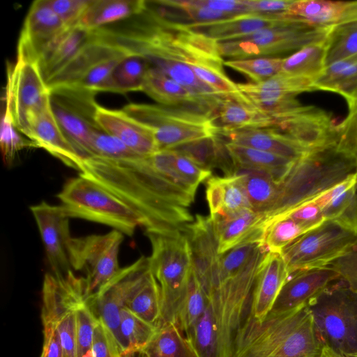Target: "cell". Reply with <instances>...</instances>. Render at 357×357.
<instances>
[{
	"label": "cell",
	"instance_id": "6da1fadb",
	"mask_svg": "<svg viewBox=\"0 0 357 357\" xmlns=\"http://www.w3.org/2000/svg\"><path fill=\"white\" fill-rule=\"evenodd\" d=\"M77 171L126 203L139 216L146 234L184 232L195 219L190 212L195 197L158 172L147 156L87 157L82 158Z\"/></svg>",
	"mask_w": 357,
	"mask_h": 357
},
{
	"label": "cell",
	"instance_id": "7a4b0ae2",
	"mask_svg": "<svg viewBox=\"0 0 357 357\" xmlns=\"http://www.w3.org/2000/svg\"><path fill=\"white\" fill-rule=\"evenodd\" d=\"M324 344L307 304L259 321L247 315L238 329L231 357H318Z\"/></svg>",
	"mask_w": 357,
	"mask_h": 357
},
{
	"label": "cell",
	"instance_id": "3957f363",
	"mask_svg": "<svg viewBox=\"0 0 357 357\" xmlns=\"http://www.w3.org/2000/svg\"><path fill=\"white\" fill-rule=\"evenodd\" d=\"M357 173V158L340 150L337 144L310 150L296 160L280 183L273 205L263 225L272 218L310 202Z\"/></svg>",
	"mask_w": 357,
	"mask_h": 357
},
{
	"label": "cell",
	"instance_id": "277c9868",
	"mask_svg": "<svg viewBox=\"0 0 357 357\" xmlns=\"http://www.w3.org/2000/svg\"><path fill=\"white\" fill-rule=\"evenodd\" d=\"M57 197L70 218L102 224L129 236L141 226L139 216L126 203L79 174L66 181Z\"/></svg>",
	"mask_w": 357,
	"mask_h": 357
},
{
	"label": "cell",
	"instance_id": "5b68a950",
	"mask_svg": "<svg viewBox=\"0 0 357 357\" xmlns=\"http://www.w3.org/2000/svg\"><path fill=\"white\" fill-rule=\"evenodd\" d=\"M151 245L150 268L161 294V324L175 322L192 271L191 248L185 232L146 234Z\"/></svg>",
	"mask_w": 357,
	"mask_h": 357
},
{
	"label": "cell",
	"instance_id": "8992f818",
	"mask_svg": "<svg viewBox=\"0 0 357 357\" xmlns=\"http://www.w3.org/2000/svg\"><path fill=\"white\" fill-rule=\"evenodd\" d=\"M357 248V225L345 216L326 220L280 252L289 273L327 266Z\"/></svg>",
	"mask_w": 357,
	"mask_h": 357
},
{
	"label": "cell",
	"instance_id": "52a82bcc",
	"mask_svg": "<svg viewBox=\"0 0 357 357\" xmlns=\"http://www.w3.org/2000/svg\"><path fill=\"white\" fill-rule=\"evenodd\" d=\"M307 306L324 346L341 356L357 353V291L329 287Z\"/></svg>",
	"mask_w": 357,
	"mask_h": 357
},
{
	"label": "cell",
	"instance_id": "ba28073f",
	"mask_svg": "<svg viewBox=\"0 0 357 357\" xmlns=\"http://www.w3.org/2000/svg\"><path fill=\"white\" fill-rule=\"evenodd\" d=\"M332 27L312 25L294 17L280 26L258 31L236 39L218 42L222 56L243 59L275 55L326 41Z\"/></svg>",
	"mask_w": 357,
	"mask_h": 357
},
{
	"label": "cell",
	"instance_id": "9c48e42d",
	"mask_svg": "<svg viewBox=\"0 0 357 357\" xmlns=\"http://www.w3.org/2000/svg\"><path fill=\"white\" fill-rule=\"evenodd\" d=\"M43 324L56 327L60 337L63 357H77L76 311L87 300V284L84 277L73 270L65 274L47 273L42 288Z\"/></svg>",
	"mask_w": 357,
	"mask_h": 357
},
{
	"label": "cell",
	"instance_id": "30bf717a",
	"mask_svg": "<svg viewBox=\"0 0 357 357\" xmlns=\"http://www.w3.org/2000/svg\"><path fill=\"white\" fill-rule=\"evenodd\" d=\"M122 110L153 131L159 150L213 136L219 130L214 118L188 110L141 103L128 104Z\"/></svg>",
	"mask_w": 357,
	"mask_h": 357
},
{
	"label": "cell",
	"instance_id": "8fae6325",
	"mask_svg": "<svg viewBox=\"0 0 357 357\" xmlns=\"http://www.w3.org/2000/svg\"><path fill=\"white\" fill-rule=\"evenodd\" d=\"M49 89L52 112L65 137L82 158L90 157L91 136L100 128L96 121L97 92L76 84Z\"/></svg>",
	"mask_w": 357,
	"mask_h": 357
},
{
	"label": "cell",
	"instance_id": "7c38bea8",
	"mask_svg": "<svg viewBox=\"0 0 357 357\" xmlns=\"http://www.w3.org/2000/svg\"><path fill=\"white\" fill-rule=\"evenodd\" d=\"M123 235L113 229L104 234L70 238L68 243L70 264L73 269L85 275L87 301L120 270L119 253Z\"/></svg>",
	"mask_w": 357,
	"mask_h": 357
},
{
	"label": "cell",
	"instance_id": "4fadbf2b",
	"mask_svg": "<svg viewBox=\"0 0 357 357\" xmlns=\"http://www.w3.org/2000/svg\"><path fill=\"white\" fill-rule=\"evenodd\" d=\"M50 102V89L37 63L17 59L7 67L5 109L26 135L30 120Z\"/></svg>",
	"mask_w": 357,
	"mask_h": 357
},
{
	"label": "cell",
	"instance_id": "5bb4252c",
	"mask_svg": "<svg viewBox=\"0 0 357 357\" xmlns=\"http://www.w3.org/2000/svg\"><path fill=\"white\" fill-rule=\"evenodd\" d=\"M150 268L149 257L142 256L118 273L87 301L96 317L114 336L122 354L127 347L120 329V312Z\"/></svg>",
	"mask_w": 357,
	"mask_h": 357
},
{
	"label": "cell",
	"instance_id": "9a60e30c",
	"mask_svg": "<svg viewBox=\"0 0 357 357\" xmlns=\"http://www.w3.org/2000/svg\"><path fill=\"white\" fill-rule=\"evenodd\" d=\"M44 245L52 272L65 274L72 270L68 258V243L72 238L69 217L61 205L46 202L30 206Z\"/></svg>",
	"mask_w": 357,
	"mask_h": 357
},
{
	"label": "cell",
	"instance_id": "2e32d148",
	"mask_svg": "<svg viewBox=\"0 0 357 357\" xmlns=\"http://www.w3.org/2000/svg\"><path fill=\"white\" fill-rule=\"evenodd\" d=\"M67 29L47 0L33 1L20 35L17 59L38 63L47 48Z\"/></svg>",
	"mask_w": 357,
	"mask_h": 357
},
{
	"label": "cell",
	"instance_id": "e0dca14e",
	"mask_svg": "<svg viewBox=\"0 0 357 357\" xmlns=\"http://www.w3.org/2000/svg\"><path fill=\"white\" fill-rule=\"evenodd\" d=\"M271 128L286 135L303 147L312 150L337 144V126L324 111L312 106L273 121Z\"/></svg>",
	"mask_w": 357,
	"mask_h": 357
},
{
	"label": "cell",
	"instance_id": "ac0fdd59",
	"mask_svg": "<svg viewBox=\"0 0 357 357\" xmlns=\"http://www.w3.org/2000/svg\"><path fill=\"white\" fill-rule=\"evenodd\" d=\"M340 276V273L335 268L328 266L290 273L270 312H283L308 304Z\"/></svg>",
	"mask_w": 357,
	"mask_h": 357
},
{
	"label": "cell",
	"instance_id": "d6986e66",
	"mask_svg": "<svg viewBox=\"0 0 357 357\" xmlns=\"http://www.w3.org/2000/svg\"><path fill=\"white\" fill-rule=\"evenodd\" d=\"M96 121L102 130L118 138L139 155L148 156L159 151L153 131L122 109L99 105Z\"/></svg>",
	"mask_w": 357,
	"mask_h": 357
},
{
	"label": "cell",
	"instance_id": "ffe728a7",
	"mask_svg": "<svg viewBox=\"0 0 357 357\" xmlns=\"http://www.w3.org/2000/svg\"><path fill=\"white\" fill-rule=\"evenodd\" d=\"M295 16L282 13H248L222 20L185 24L192 31L217 42L243 37L258 31L284 24Z\"/></svg>",
	"mask_w": 357,
	"mask_h": 357
},
{
	"label": "cell",
	"instance_id": "44dd1931",
	"mask_svg": "<svg viewBox=\"0 0 357 357\" xmlns=\"http://www.w3.org/2000/svg\"><path fill=\"white\" fill-rule=\"evenodd\" d=\"M26 137L66 165L78 170L82 158L63 133L50 102L30 120Z\"/></svg>",
	"mask_w": 357,
	"mask_h": 357
},
{
	"label": "cell",
	"instance_id": "7402d4cb",
	"mask_svg": "<svg viewBox=\"0 0 357 357\" xmlns=\"http://www.w3.org/2000/svg\"><path fill=\"white\" fill-rule=\"evenodd\" d=\"M218 135L225 137L227 142L262 150L292 160H297L310 151L271 128L219 129Z\"/></svg>",
	"mask_w": 357,
	"mask_h": 357
},
{
	"label": "cell",
	"instance_id": "603a6c76",
	"mask_svg": "<svg viewBox=\"0 0 357 357\" xmlns=\"http://www.w3.org/2000/svg\"><path fill=\"white\" fill-rule=\"evenodd\" d=\"M289 275L280 253L268 252L257 274L249 314L263 320L271 310Z\"/></svg>",
	"mask_w": 357,
	"mask_h": 357
},
{
	"label": "cell",
	"instance_id": "cb8c5ba5",
	"mask_svg": "<svg viewBox=\"0 0 357 357\" xmlns=\"http://www.w3.org/2000/svg\"><path fill=\"white\" fill-rule=\"evenodd\" d=\"M97 37V30L68 27L45 51L38 61L45 82Z\"/></svg>",
	"mask_w": 357,
	"mask_h": 357
},
{
	"label": "cell",
	"instance_id": "d4e9b609",
	"mask_svg": "<svg viewBox=\"0 0 357 357\" xmlns=\"http://www.w3.org/2000/svg\"><path fill=\"white\" fill-rule=\"evenodd\" d=\"M123 51L109 41L97 29V37L89 43L59 72L47 82L49 89L66 84H75L93 66Z\"/></svg>",
	"mask_w": 357,
	"mask_h": 357
},
{
	"label": "cell",
	"instance_id": "484cf974",
	"mask_svg": "<svg viewBox=\"0 0 357 357\" xmlns=\"http://www.w3.org/2000/svg\"><path fill=\"white\" fill-rule=\"evenodd\" d=\"M206 186L211 218L224 217L251 208L238 172L223 177L211 176Z\"/></svg>",
	"mask_w": 357,
	"mask_h": 357
},
{
	"label": "cell",
	"instance_id": "4316f807",
	"mask_svg": "<svg viewBox=\"0 0 357 357\" xmlns=\"http://www.w3.org/2000/svg\"><path fill=\"white\" fill-rule=\"evenodd\" d=\"M211 218V217H210ZM218 241V252L223 254L248 239L263 227V214L251 208L224 217L211 218Z\"/></svg>",
	"mask_w": 357,
	"mask_h": 357
},
{
	"label": "cell",
	"instance_id": "83f0119b",
	"mask_svg": "<svg viewBox=\"0 0 357 357\" xmlns=\"http://www.w3.org/2000/svg\"><path fill=\"white\" fill-rule=\"evenodd\" d=\"M226 147L236 171H255L272 176L280 183L294 162L289 158L262 150L226 142Z\"/></svg>",
	"mask_w": 357,
	"mask_h": 357
},
{
	"label": "cell",
	"instance_id": "f1b7e54d",
	"mask_svg": "<svg viewBox=\"0 0 357 357\" xmlns=\"http://www.w3.org/2000/svg\"><path fill=\"white\" fill-rule=\"evenodd\" d=\"M169 149L185 155L205 169L211 171L218 168L225 173V176L237 172L226 142L218 135L195 139Z\"/></svg>",
	"mask_w": 357,
	"mask_h": 357
},
{
	"label": "cell",
	"instance_id": "f546056e",
	"mask_svg": "<svg viewBox=\"0 0 357 357\" xmlns=\"http://www.w3.org/2000/svg\"><path fill=\"white\" fill-rule=\"evenodd\" d=\"M245 99L273 121L301 109L296 94L268 88L261 83L237 84Z\"/></svg>",
	"mask_w": 357,
	"mask_h": 357
},
{
	"label": "cell",
	"instance_id": "4dcf8cb0",
	"mask_svg": "<svg viewBox=\"0 0 357 357\" xmlns=\"http://www.w3.org/2000/svg\"><path fill=\"white\" fill-rule=\"evenodd\" d=\"M218 121L219 129L269 128L273 124L271 117L250 105L241 93L223 97L216 113Z\"/></svg>",
	"mask_w": 357,
	"mask_h": 357
},
{
	"label": "cell",
	"instance_id": "1f68e13d",
	"mask_svg": "<svg viewBox=\"0 0 357 357\" xmlns=\"http://www.w3.org/2000/svg\"><path fill=\"white\" fill-rule=\"evenodd\" d=\"M143 0H92L77 25L97 30L105 25L140 14Z\"/></svg>",
	"mask_w": 357,
	"mask_h": 357
},
{
	"label": "cell",
	"instance_id": "d6a6232c",
	"mask_svg": "<svg viewBox=\"0 0 357 357\" xmlns=\"http://www.w3.org/2000/svg\"><path fill=\"white\" fill-rule=\"evenodd\" d=\"M128 52L103 84L100 91L117 93L142 91L145 76L151 66L139 54Z\"/></svg>",
	"mask_w": 357,
	"mask_h": 357
},
{
	"label": "cell",
	"instance_id": "836d02e7",
	"mask_svg": "<svg viewBox=\"0 0 357 357\" xmlns=\"http://www.w3.org/2000/svg\"><path fill=\"white\" fill-rule=\"evenodd\" d=\"M312 86L314 90L335 92L349 101L357 91V56L326 66Z\"/></svg>",
	"mask_w": 357,
	"mask_h": 357
},
{
	"label": "cell",
	"instance_id": "e575fe53",
	"mask_svg": "<svg viewBox=\"0 0 357 357\" xmlns=\"http://www.w3.org/2000/svg\"><path fill=\"white\" fill-rule=\"evenodd\" d=\"M125 307L153 326L160 325V289L151 268L132 293Z\"/></svg>",
	"mask_w": 357,
	"mask_h": 357
},
{
	"label": "cell",
	"instance_id": "d590c367",
	"mask_svg": "<svg viewBox=\"0 0 357 357\" xmlns=\"http://www.w3.org/2000/svg\"><path fill=\"white\" fill-rule=\"evenodd\" d=\"M144 351L146 357H196L175 322L162 323Z\"/></svg>",
	"mask_w": 357,
	"mask_h": 357
},
{
	"label": "cell",
	"instance_id": "8d00e7d4",
	"mask_svg": "<svg viewBox=\"0 0 357 357\" xmlns=\"http://www.w3.org/2000/svg\"><path fill=\"white\" fill-rule=\"evenodd\" d=\"M251 208L264 216L276 199L280 183L261 172L238 171Z\"/></svg>",
	"mask_w": 357,
	"mask_h": 357
},
{
	"label": "cell",
	"instance_id": "74e56055",
	"mask_svg": "<svg viewBox=\"0 0 357 357\" xmlns=\"http://www.w3.org/2000/svg\"><path fill=\"white\" fill-rule=\"evenodd\" d=\"M326 43L307 45L284 58L280 72L314 80L326 68Z\"/></svg>",
	"mask_w": 357,
	"mask_h": 357
},
{
	"label": "cell",
	"instance_id": "f35d334b",
	"mask_svg": "<svg viewBox=\"0 0 357 357\" xmlns=\"http://www.w3.org/2000/svg\"><path fill=\"white\" fill-rule=\"evenodd\" d=\"M344 1L325 0L294 1L287 14L317 26L333 27L340 21Z\"/></svg>",
	"mask_w": 357,
	"mask_h": 357
},
{
	"label": "cell",
	"instance_id": "ab89813d",
	"mask_svg": "<svg viewBox=\"0 0 357 357\" xmlns=\"http://www.w3.org/2000/svg\"><path fill=\"white\" fill-rule=\"evenodd\" d=\"M206 302L205 293L192 268L187 292L179 307L175 321L186 339L202 315Z\"/></svg>",
	"mask_w": 357,
	"mask_h": 357
},
{
	"label": "cell",
	"instance_id": "60d3db41",
	"mask_svg": "<svg viewBox=\"0 0 357 357\" xmlns=\"http://www.w3.org/2000/svg\"><path fill=\"white\" fill-rule=\"evenodd\" d=\"M264 245L270 252L281 251L309 230L288 216L276 217L264 225Z\"/></svg>",
	"mask_w": 357,
	"mask_h": 357
},
{
	"label": "cell",
	"instance_id": "b9f144b4",
	"mask_svg": "<svg viewBox=\"0 0 357 357\" xmlns=\"http://www.w3.org/2000/svg\"><path fill=\"white\" fill-rule=\"evenodd\" d=\"M326 44V66L357 56V22L333 26Z\"/></svg>",
	"mask_w": 357,
	"mask_h": 357
},
{
	"label": "cell",
	"instance_id": "7bdbcfd3",
	"mask_svg": "<svg viewBox=\"0 0 357 357\" xmlns=\"http://www.w3.org/2000/svg\"><path fill=\"white\" fill-rule=\"evenodd\" d=\"M158 327L145 321L123 307L120 312V329L127 347L125 354L144 350Z\"/></svg>",
	"mask_w": 357,
	"mask_h": 357
},
{
	"label": "cell",
	"instance_id": "ee69618b",
	"mask_svg": "<svg viewBox=\"0 0 357 357\" xmlns=\"http://www.w3.org/2000/svg\"><path fill=\"white\" fill-rule=\"evenodd\" d=\"M283 59L280 57H257L225 61L224 65L248 76L255 83H259L279 73Z\"/></svg>",
	"mask_w": 357,
	"mask_h": 357
},
{
	"label": "cell",
	"instance_id": "f6af8a7d",
	"mask_svg": "<svg viewBox=\"0 0 357 357\" xmlns=\"http://www.w3.org/2000/svg\"><path fill=\"white\" fill-rule=\"evenodd\" d=\"M90 149L91 156L108 159L123 160L139 155L118 138L107 133L101 128L92 133Z\"/></svg>",
	"mask_w": 357,
	"mask_h": 357
},
{
	"label": "cell",
	"instance_id": "bcb514c9",
	"mask_svg": "<svg viewBox=\"0 0 357 357\" xmlns=\"http://www.w3.org/2000/svg\"><path fill=\"white\" fill-rule=\"evenodd\" d=\"M98 319L86 301L76 311V354L77 357H93V332Z\"/></svg>",
	"mask_w": 357,
	"mask_h": 357
},
{
	"label": "cell",
	"instance_id": "7dc6e473",
	"mask_svg": "<svg viewBox=\"0 0 357 357\" xmlns=\"http://www.w3.org/2000/svg\"><path fill=\"white\" fill-rule=\"evenodd\" d=\"M0 145L3 160L6 165L12 164L16 153L20 151L25 148H37L31 140L24 138L18 133L6 109L1 121Z\"/></svg>",
	"mask_w": 357,
	"mask_h": 357
},
{
	"label": "cell",
	"instance_id": "c3c4849f",
	"mask_svg": "<svg viewBox=\"0 0 357 357\" xmlns=\"http://www.w3.org/2000/svg\"><path fill=\"white\" fill-rule=\"evenodd\" d=\"M163 1L168 6L184 14L187 20L190 21V24L210 22L236 16V15L213 10L202 5L199 3L198 0Z\"/></svg>",
	"mask_w": 357,
	"mask_h": 357
},
{
	"label": "cell",
	"instance_id": "681fc988",
	"mask_svg": "<svg viewBox=\"0 0 357 357\" xmlns=\"http://www.w3.org/2000/svg\"><path fill=\"white\" fill-rule=\"evenodd\" d=\"M128 53L123 49L121 52L98 63L75 84L97 93L100 91L102 86L109 79L116 66Z\"/></svg>",
	"mask_w": 357,
	"mask_h": 357
},
{
	"label": "cell",
	"instance_id": "f907efd6",
	"mask_svg": "<svg viewBox=\"0 0 357 357\" xmlns=\"http://www.w3.org/2000/svg\"><path fill=\"white\" fill-rule=\"evenodd\" d=\"M47 2L68 28L77 24L92 0H47Z\"/></svg>",
	"mask_w": 357,
	"mask_h": 357
},
{
	"label": "cell",
	"instance_id": "816d5d0a",
	"mask_svg": "<svg viewBox=\"0 0 357 357\" xmlns=\"http://www.w3.org/2000/svg\"><path fill=\"white\" fill-rule=\"evenodd\" d=\"M92 354L93 357H121L122 355L114 336L99 319L94 328Z\"/></svg>",
	"mask_w": 357,
	"mask_h": 357
},
{
	"label": "cell",
	"instance_id": "f5cc1de1",
	"mask_svg": "<svg viewBox=\"0 0 357 357\" xmlns=\"http://www.w3.org/2000/svg\"><path fill=\"white\" fill-rule=\"evenodd\" d=\"M280 216H288L305 227L309 231L326 220L322 214L321 209L313 201L303 204L276 217Z\"/></svg>",
	"mask_w": 357,
	"mask_h": 357
},
{
	"label": "cell",
	"instance_id": "db71d44e",
	"mask_svg": "<svg viewBox=\"0 0 357 357\" xmlns=\"http://www.w3.org/2000/svg\"><path fill=\"white\" fill-rule=\"evenodd\" d=\"M292 0H243L253 13H287Z\"/></svg>",
	"mask_w": 357,
	"mask_h": 357
},
{
	"label": "cell",
	"instance_id": "11a10c76",
	"mask_svg": "<svg viewBox=\"0 0 357 357\" xmlns=\"http://www.w3.org/2000/svg\"><path fill=\"white\" fill-rule=\"evenodd\" d=\"M44 344L40 357H63L61 340L56 327L43 325Z\"/></svg>",
	"mask_w": 357,
	"mask_h": 357
},
{
	"label": "cell",
	"instance_id": "9f6ffc18",
	"mask_svg": "<svg viewBox=\"0 0 357 357\" xmlns=\"http://www.w3.org/2000/svg\"><path fill=\"white\" fill-rule=\"evenodd\" d=\"M203 6L222 13L243 15L253 13L243 0H198Z\"/></svg>",
	"mask_w": 357,
	"mask_h": 357
},
{
	"label": "cell",
	"instance_id": "6f0895ef",
	"mask_svg": "<svg viewBox=\"0 0 357 357\" xmlns=\"http://www.w3.org/2000/svg\"><path fill=\"white\" fill-rule=\"evenodd\" d=\"M353 22H357V1H344L341 18L335 26Z\"/></svg>",
	"mask_w": 357,
	"mask_h": 357
},
{
	"label": "cell",
	"instance_id": "680465c9",
	"mask_svg": "<svg viewBox=\"0 0 357 357\" xmlns=\"http://www.w3.org/2000/svg\"><path fill=\"white\" fill-rule=\"evenodd\" d=\"M340 275L344 278L349 287L357 291V268H337Z\"/></svg>",
	"mask_w": 357,
	"mask_h": 357
},
{
	"label": "cell",
	"instance_id": "91938a15",
	"mask_svg": "<svg viewBox=\"0 0 357 357\" xmlns=\"http://www.w3.org/2000/svg\"><path fill=\"white\" fill-rule=\"evenodd\" d=\"M318 357H342L335 351H333L331 349L326 346H324L321 354Z\"/></svg>",
	"mask_w": 357,
	"mask_h": 357
},
{
	"label": "cell",
	"instance_id": "94428289",
	"mask_svg": "<svg viewBox=\"0 0 357 357\" xmlns=\"http://www.w3.org/2000/svg\"><path fill=\"white\" fill-rule=\"evenodd\" d=\"M121 357H146L144 350L123 354Z\"/></svg>",
	"mask_w": 357,
	"mask_h": 357
},
{
	"label": "cell",
	"instance_id": "6125c7cd",
	"mask_svg": "<svg viewBox=\"0 0 357 357\" xmlns=\"http://www.w3.org/2000/svg\"><path fill=\"white\" fill-rule=\"evenodd\" d=\"M349 108L351 109L357 105V91L353 97L347 102Z\"/></svg>",
	"mask_w": 357,
	"mask_h": 357
},
{
	"label": "cell",
	"instance_id": "be15d7a7",
	"mask_svg": "<svg viewBox=\"0 0 357 357\" xmlns=\"http://www.w3.org/2000/svg\"><path fill=\"white\" fill-rule=\"evenodd\" d=\"M342 357H357V353L349 354V355H347V356H342Z\"/></svg>",
	"mask_w": 357,
	"mask_h": 357
}]
</instances>
